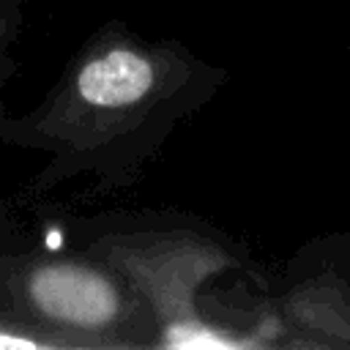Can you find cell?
Segmentation results:
<instances>
[{
  "instance_id": "cell-2",
  "label": "cell",
  "mask_w": 350,
  "mask_h": 350,
  "mask_svg": "<svg viewBox=\"0 0 350 350\" xmlns=\"http://www.w3.org/2000/svg\"><path fill=\"white\" fill-rule=\"evenodd\" d=\"M150 63L129 49H112L90 60L77 77L79 96L96 107H129L139 101L150 90Z\"/></svg>"
},
{
  "instance_id": "cell-1",
  "label": "cell",
  "mask_w": 350,
  "mask_h": 350,
  "mask_svg": "<svg viewBox=\"0 0 350 350\" xmlns=\"http://www.w3.org/2000/svg\"><path fill=\"white\" fill-rule=\"evenodd\" d=\"M27 287L36 306L66 325L101 328L120 312V298L109 279L82 265H44L30 276Z\"/></svg>"
},
{
  "instance_id": "cell-3",
  "label": "cell",
  "mask_w": 350,
  "mask_h": 350,
  "mask_svg": "<svg viewBox=\"0 0 350 350\" xmlns=\"http://www.w3.org/2000/svg\"><path fill=\"white\" fill-rule=\"evenodd\" d=\"M36 347H46V342H41L36 336H25V334H14V331H3L0 328V350H36Z\"/></svg>"
}]
</instances>
